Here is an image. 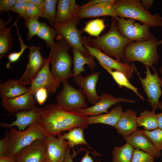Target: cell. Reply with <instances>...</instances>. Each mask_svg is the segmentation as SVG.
Instances as JSON below:
<instances>
[{"instance_id": "obj_1", "label": "cell", "mask_w": 162, "mask_h": 162, "mask_svg": "<svg viewBox=\"0 0 162 162\" xmlns=\"http://www.w3.org/2000/svg\"><path fill=\"white\" fill-rule=\"evenodd\" d=\"M87 117L78 112L64 110L56 104L51 103L42 108L38 122L48 135L56 136L74 128H87Z\"/></svg>"}, {"instance_id": "obj_2", "label": "cell", "mask_w": 162, "mask_h": 162, "mask_svg": "<svg viewBox=\"0 0 162 162\" xmlns=\"http://www.w3.org/2000/svg\"><path fill=\"white\" fill-rule=\"evenodd\" d=\"M81 41L83 44L102 50L106 55L120 62L122 61L125 47L132 42L119 32L113 17H112L110 28L106 33L95 38L82 36Z\"/></svg>"}, {"instance_id": "obj_3", "label": "cell", "mask_w": 162, "mask_h": 162, "mask_svg": "<svg viewBox=\"0 0 162 162\" xmlns=\"http://www.w3.org/2000/svg\"><path fill=\"white\" fill-rule=\"evenodd\" d=\"M158 40L156 37L147 40L132 41L125 47L122 62L129 64L140 62L145 67H152L158 62Z\"/></svg>"}, {"instance_id": "obj_4", "label": "cell", "mask_w": 162, "mask_h": 162, "mask_svg": "<svg viewBox=\"0 0 162 162\" xmlns=\"http://www.w3.org/2000/svg\"><path fill=\"white\" fill-rule=\"evenodd\" d=\"M114 7L117 16L139 21L153 28L162 27V16L151 14L142 6L140 0H115Z\"/></svg>"}, {"instance_id": "obj_5", "label": "cell", "mask_w": 162, "mask_h": 162, "mask_svg": "<svg viewBox=\"0 0 162 162\" xmlns=\"http://www.w3.org/2000/svg\"><path fill=\"white\" fill-rule=\"evenodd\" d=\"M69 47L64 39H61L50 48L47 59L51 65L52 73L62 83L74 76L71 69L73 61L68 52Z\"/></svg>"}, {"instance_id": "obj_6", "label": "cell", "mask_w": 162, "mask_h": 162, "mask_svg": "<svg viewBox=\"0 0 162 162\" xmlns=\"http://www.w3.org/2000/svg\"><path fill=\"white\" fill-rule=\"evenodd\" d=\"M10 136L8 156H15L23 148L37 140L45 138L48 135L46 130L38 121L24 130L13 128L8 131Z\"/></svg>"}, {"instance_id": "obj_7", "label": "cell", "mask_w": 162, "mask_h": 162, "mask_svg": "<svg viewBox=\"0 0 162 162\" xmlns=\"http://www.w3.org/2000/svg\"><path fill=\"white\" fill-rule=\"evenodd\" d=\"M130 64L138 76L143 91L147 96L148 104L152 110H156L158 109L159 99L162 95L161 78L159 76L156 69L153 66L152 68L154 74L151 73L149 67H146V70L144 72L146 77L142 78L134 64L132 63Z\"/></svg>"}, {"instance_id": "obj_8", "label": "cell", "mask_w": 162, "mask_h": 162, "mask_svg": "<svg viewBox=\"0 0 162 162\" xmlns=\"http://www.w3.org/2000/svg\"><path fill=\"white\" fill-rule=\"evenodd\" d=\"M62 84V89L56 98V104L59 107L64 110L73 112L88 107L86 96L81 88L76 89L68 81Z\"/></svg>"}, {"instance_id": "obj_9", "label": "cell", "mask_w": 162, "mask_h": 162, "mask_svg": "<svg viewBox=\"0 0 162 162\" xmlns=\"http://www.w3.org/2000/svg\"><path fill=\"white\" fill-rule=\"evenodd\" d=\"M79 21L75 18L64 23H56L52 28L58 34L56 40L64 39L69 46L77 49L85 56L89 57L92 55L84 47L81 41L82 32L76 27Z\"/></svg>"}, {"instance_id": "obj_10", "label": "cell", "mask_w": 162, "mask_h": 162, "mask_svg": "<svg viewBox=\"0 0 162 162\" xmlns=\"http://www.w3.org/2000/svg\"><path fill=\"white\" fill-rule=\"evenodd\" d=\"M113 17L120 33L132 41L147 40L154 37L149 31L150 27L147 25L141 24L131 19H126L117 16Z\"/></svg>"}, {"instance_id": "obj_11", "label": "cell", "mask_w": 162, "mask_h": 162, "mask_svg": "<svg viewBox=\"0 0 162 162\" xmlns=\"http://www.w3.org/2000/svg\"><path fill=\"white\" fill-rule=\"evenodd\" d=\"M29 49L26 69L22 77L17 80L18 84L23 86L31 84L48 60L41 55L40 46L32 45Z\"/></svg>"}, {"instance_id": "obj_12", "label": "cell", "mask_w": 162, "mask_h": 162, "mask_svg": "<svg viewBox=\"0 0 162 162\" xmlns=\"http://www.w3.org/2000/svg\"><path fill=\"white\" fill-rule=\"evenodd\" d=\"M119 102L134 103L135 101L125 97H116L110 94L104 93L99 95V100L92 106L80 109L76 112L87 116H97L103 113L108 112V109L111 106Z\"/></svg>"}, {"instance_id": "obj_13", "label": "cell", "mask_w": 162, "mask_h": 162, "mask_svg": "<svg viewBox=\"0 0 162 162\" xmlns=\"http://www.w3.org/2000/svg\"><path fill=\"white\" fill-rule=\"evenodd\" d=\"M50 63L47 62L37 76L32 82L29 87L30 93L35 94L39 89L46 88L48 93H55L60 85V81L56 78L50 70Z\"/></svg>"}, {"instance_id": "obj_14", "label": "cell", "mask_w": 162, "mask_h": 162, "mask_svg": "<svg viewBox=\"0 0 162 162\" xmlns=\"http://www.w3.org/2000/svg\"><path fill=\"white\" fill-rule=\"evenodd\" d=\"M83 45L89 54L94 57L98 62H101L111 69H114L123 73L129 80L132 78L134 71L130 64L124 63L113 59L96 48L86 44Z\"/></svg>"}, {"instance_id": "obj_15", "label": "cell", "mask_w": 162, "mask_h": 162, "mask_svg": "<svg viewBox=\"0 0 162 162\" xmlns=\"http://www.w3.org/2000/svg\"><path fill=\"white\" fill-rule=\"evenodd\" d=\"M45 160L47 162H63L68 142L48 135L45 138Z\"/></svg>"}, {"instance_id": "obj_16", "label": "cell", "mask_w": 162, "mask_h": 162, "mask_svg": "<svg viewBox=\"0 0 162 162\" xmlns=\"http://www.w3.org/2000/svg\"><path fill=\"white\" fill-rule=\"evenodd\" d=\"M115 1L110 0L107 2L99 4L79 5L75 18L80 20L82 18L106 16H116L114 7Z\"/></svg>"}, {"instance_id": "obj_17", "label": "cell", "mask_w": 162, "mask_h": 162, "mask_svg": "<svg viewBox=\"0 0 162 162\" xmlns=\"http://www.w3.org/2000/svg\"><path fill=\"white\" fill-rule=\"evenodd\" d=\"M126 142L134 148H138L152 156L154 158H159L161 156V151L158 150L150 139L142 132L137 129L130 135L123 136Z\"/></svg>"}, {"instance_id": "obj_18", "label": "cell", "mask_w": 162, "mask_h": 162, "mask_svg": "<svg viewBox=\"0 0 162 162\" xmlns=\"http://www.w3.org/2000/svg\"><path fill=\"white\" fill-rule=\"evenodd\" d=\"M45 138L36 140L22 149L15 156L16 162H44Z\"/></svg>"}, {"instance_id": "obj_19", "label": "cell", "mask_w": 162, "mask_h": 162, "mask_svg": "<svg viewBox=\"0 0 162 162\" xmlns=\"http://www.w3.org/2000/svg\"><path fill=\"white\" fill-rule=\"evenodd\" d=\"M100 73L99 72H95L85 77H83L80 74L73 76L74 81L82 89L88 101L91 105H94L99 99L96 87Z\"/></svg>"}, {"instance_id": "obj_20", "label": "cell", "mask_w": 162, "mask_h": 162, "mask_svg": "<svg viewBox=\"0 0 162 162\" xmlns=\"http://www.w3.org/2000/svg\"><path fill=\"white\" fill-rule=\"evenodd\" d=\"M42 108L34 106L30 110L21 111L16 113L9 114L16 117V120L10 123L3 122L0 126L2 128H10L16 126L20 130H24L34 122L38 121Z\"/></svg>"}, {"instance_id": "obj_21", "label": "cell", "mask_w": 162, "mask_h": 162, "mask_svg": "<svg viewBox=\"0 0 162 162\" xmlns=\"http://www.w3.org/2000/svg\"><path fill=\"white\" fill-rule=\"evenodd\" d=\"M29 90L27 93L10 99H2L1 105L6 110L11 113L30 110L35 106L36 103Z\"/></svg>"}, {"instance_id": "obj_22", "label": "cell", "mask_w": 162, "mask_h": 162, "mask_svg": "<svg viewBox=\"0 0 162 162\" xmlns=\"http://www.w3.org/2000/svg\"><path fill=\"white\" fill-rule=\"evenodd\" d=\"M136 112L130 109H126L114 127L117 132L123 136L130 135L137 130Z\"/></svg>"}, {"instance_id": "obj_23", "label": "cell", "mask_w": 162, "mask_h": 162, "mask_svg": "<svg viewBox=\"0 0 162 162\" xmlns=\"http://www.w3.org/2000/svg\"><path fill=\"white\" fill-rule=\"evenodd\" d=\"M56 14V23L62 24L75 18L79 6L75 0L57 1Z\"/></svg>"}, {"instance_id": "obj_24", "label": "cell", "mask_w": 162, "mask_h": 162, "mask_svg": "<svg viewBox=\"0 0 162 162\" xmlns=\"http://www.w3.org/2000/svg\"><path fill=\"white\" fill-rule=\"evenodd\" d=\"M123 112L122 105L119 104L106 114L88 117V124L102 123L115 127Z\"/></svg>"}, {"instance_id": "obj_25", "label": "cell", "mask_w": 162, "mask_h": 162, "mask_svg": "<svg viewBox=\"0 0 162 162\" xmlns=\"http://www.w3.org/2000/svg\"><path fill=\"white\" fill-rule=\"evenodd\" d=\"M29 90V88L18 84L17 80L10 79L0 84V96L2 99H10L23 94Z\"/></svg>"}, {"instance_id": "obj_26", "label": "cell", "mask_w": 162, "mask_h": 162, "mask_svg": "<svg viewBox=\"0 0 162 162\" xmlns=\"http://www.w3.org/2000/svg\"><path fill=\"white\" fill-rule=\"evenodd\" d=\"M72 51L73 56V76L84 72L85 70L84 67L85 64L88 65L90 70L92 71H93L97 66L94 57L92 56L89 57H86L75 48H72Z\"/></svg>"}, {"instance_id": "obj_27", "label": "cell", "mask_w": 162, "mask_h": 162, "mask_svg": "<svg viewBox=\"0 0 162 162\" xmlns=\"http://www.w3.org/2000/svg\"><path fill=\"white\" fill-rule=\"evenodd\" d=\"M13 19L9 17L6 22L0 19V59L4 55L7 53L11 49L13 44V39L10 30L14 23L10 28L5 27Z\"/></svg>"}, {"instance_id": "obj_28", "label": "cell", "mask_w": 162, "mask_h": 162, "mask_svg": "<svg viewBox=\"0 0 162 162\" xmlns=\"http://www.w3.org/2000/svg\"><path fill=\"white\" fill-rule=\"evenodd\" d=\"M99 64L105 69L112 77L120 88L125 87L133 91L142 100L144 98L138 92L139 89L132 85L126 76L122 72L117 70H113L104 64L98 62Z\"/></svg>"}, {"instance_id": "obj_29", "label": "cell", "mask_w": 162, "mask_h": 162, "mask_svg": "<svg viewBox=\"0 0 162 162\" xmlns=\"http://www.w3.org/2000/svg\"><path fill=\"white\" fill-rule=\"evenodd\" d=\"M84 128H75L69 130L68 132L60 134L57 135V137L62 140H67L68 146L71 149L75 146L79 144L86 145L92 149L86 142L84 136ZM93 150V149H92Z\"/></svg>"}, {"instance_id": "obj_30", "label": "cell", "mask_w": 162, "mask_h": 162, "mask_svg": "<svg viewBox=\"0 0 162 162\" xmlns=\"http://www.w3.org/2000/svg\"><path fill=\"white\" fill-rule=\"evenodd\" d=\"M155 110H145L141 112L136 119L137 127L142 126L144 129L152 130L158 128L157 114Z\"/></svg>"}, {"instance_id": "obj_31", "label": "cell", "mask_w": 162, "mask_h": 162, "mask_svg": "<svg viewBox=\"0 0 162 162\" xmlns=\"http://www.w3.org/2000/svg\"><path fill=\"white\" fill-rule=\"evenodd\" d=\"M134 149L126 142L122 146L114 147L112 152V162H131Z\"/></svg>"}, {"instance_id": "obj_32", "label": "cell", "mask_w": 162, "mask_h": 162, "mask_svg": "<svg viewBox=\"0 0 162 162\" xmlns=\"http://www.w3.org/2000/svg\"><path fill=\"white\" fill-rule=\"evenodd\" d=\"M56 34V32L53 28L44 22H41V26L37 35L45 41L46 46L51 48L55 43L54 38Z\"/></svg>"}, {"instance_id": "obj_33", "label": "cell", "mask_w": 162, "mask_h": 162, "mask_svg": "<svg viewBox=\"0 0 162 162\" xmlns=\"http://www.w3.org/2000/svg\"><path fill=\"white\" fill-rule=\"evenodd\" d=\"M105 27L103 20L96 19L90 20L87 22L83 30L91 36L97 38L99 37Z\"/></svg>"}, {"instance_id": "obj_34", "label": "cell", "mask_w": 162, "mask_h": 162, "mask_svg": "<svg viewBox=\"0 0 162 162\" xmlns=\"http://www.w3.org/2000/svg\"><path fill=\"white\" fill-rule=\"evenodd\" d=\"M57 1L45 0L43 18L46 19L52 27L56 23V8Z\"/></svg>"}, {"instance_id": "obj_35", "label": "cell", "mask_w": 162, "mask_h": 162, "mask_svg": "<svg viewBox=\"0 0 162 162\" xmlns=\"http://www.w3.org/2000/svg\"><path fill=\"white\" fill-rule=\"evenodd\" d=\"M38 18L29 17L25 20L24 24L28 30L27 34L28 40H30L33 36L37 35L40 28L41 22H39Z\"/></svg>"}, {"instance_id": "obj_36", "label": "cell", "mask_w": 162, "mask_h": 162, "mask_svg": "<svg viewBox=\"0 0 162 162\" xmlns=\"http://www.w3.org/2000/svg\"><path fill=\"white\" fill-rule=\"evenodd\" d=\"M15 26H16L17 29L18 36L19 37V40L21 46V50L20 51L18 52H12L8 56L9 61L6 64V66L8 69H9V68L10 67V64L11 63L17 61L19 59L25 50L27 48L29 49L30 48L29 46L26 45L23 42L22 37L20 35L19 30L17 26L16 22L15 23Z\"/></svg>"}, {"instance_id": "obj_37", "label": "cell", "mask_w": 162, "mask_h": 162, "mask_svg": "<svg viewBox=\"0 0 162 162\" xmlns=\"http://www.w3.org/2000/svg\"><path fill=\"white\" fill-rule=\"evenodd\" d=\"M142 131L150 139L158 150H162V130L158 128L150 131L144 129Z\"/></svg>"}, {"instance_id": "obj_38", "label": "cell", "mask_w": 162, "mask_h": 162, "mask_svg": "<svg viewBox=\"0 0 162 162\" xmlns=\"http://www.w3.org/2000/svg\"><path fill=\"white\" fill-rule=\"evenodd\" d=\"M131 162H154L152 155L138 148H134Z\"/></svg>"}, {"instance_id": "obj_39", "label": "cell", "mask_w": 162, "mask_h": 162, "mask_svg": "<svg viewBox=\"0 0 162 162\" xmlns=\"http://www.w3.org/2000/svg\"><path fill=\"white\" fill-rule=\"evenodd\" d=\"M26 14L27 18L40 17L43 18V14L40 9L29 0L27 3Z\"/></svg>"}, {"instance_id": "obj_40", "label": "cell", "mask_w": 162, "mask_h": 162, "mask_svg": "<svg viewBox=\"0 0 162 162\" xmlns=\"http://www.w3.org/2000/svg\"><path fill=\"white\" fill-rule=\"evenodd\" d=\"M16 2L10 10L17 13L19 17H22L25 20L27 18L26 10L27 3L28 0H16Z\"/></svg>"}, {"instance_id": "obj_41", "label": "cell", "mask_w": 162, "mask_h": 162, "mask_svg": "<svg viewBox=\"0 0 162 162\" xmlns=\"http://www.w3.org/2000/svg\"><path fill=\"white\" fill-rule=\"evenodd\" d=\"M10 139L8 131H6L4 137L0 140V157L8 155Z\"/></svg>"}, {"instance_id": "obj_42", "label": "cell", "mask_w": 162, "mask_h": 162, "mask_svg": "<svg viewBox=\"0 0 162 162\" xmlns=\"http://www.w3.org/2000/svg\"><path fill=\"white\" fill-rule=\"evenodd\" d=\"M47 92L46 88H41L36 92L35 97L38 104L40 105L43 104L47 98Z\"/></svg>"}, {"instance_id": "obj_43", "label": "cell", "mask_w": 162, "mask_h": 162, "mask_svg": "<svg viewBox=\"0 0 162 162\" xmlns=\"http://www.w3.org/2000/svg\"><path fill=\"white\" fill-rule=\"evenodd\" d=\"M16 2V0H0V11L8 12V11L11 10Z\"/></svg>"}, {"instance_id": "obj_44", "label": "cell", "mask_w": 162, "mask_h": 162, "mask_svg": "<svg viewBox=\"0 0 162 162\" xmlns=\"http://www.w3.org/2000/svg\"><path fill=\"white\" fill-rule=\"evenodd\" d=\"M70 149L68 146L66 150L65 155L63 162H73V158L76 154L77 153H76L75 151L74 150L73 154L71 155L70 152Z\"/></svg>"}, {"instance_id": "obj_45", "label": "cell", "mask_w": 162, "mask_h": 162, "mask_svg": "<svg viewBox=\"0 0 162 162\" xmlns=\"http://www.w3.org/2000/svg\"><path fill=\"white\" fill-rule=\"evenodd\" d=\"M38 6L42 11L43 14L45 6V0H29Z\"/></svg>"}, {"instance_id": "obj_46", "label": "cell", "mask_w": 162, "mask_h": 162, "mask_svg": "<svg viewBox=\"0 0 162 162\" xmlns=\"http://www.w3.org/2000/svg\"><path fill=\"white\" fill-rule=\"evenodd\" d=\"M140 1L142 6L148 11L151 8L154 2L153 0H141Z\"/></svg>"}, {"instance_id": "obj_47", "label": "cell", "mask_w": 162, "mask_h": 162, "mask_svg": "<svg viewBox=\"0 0 162 162\" xmlns=\"http://www.w3.org/2000/svg\"><path fill=\"white\" fill-rule=\"evenodd\" d=\"M110 0H90L89 2L85 4H84L86 5H92L94 4H99L107 2Z\"/></svg>"}, {"instance_id": "obj_48", "label": "cell", "mask_w": 162, "mask_h": 162, "mask_svg": "<svg viewBox=\"0 0 162 162\" xmlns=\"http://www.w3.org/2000/svg\"><path fill=\"white\" fill-rule=\"evenodd\" d=\"M90 152L89 151L86 150V154L82 158L80 162H94L92 157L89 155ZM95 162H100V161H96Z\"/></svg>"}, {"instance_id": "obj_49", "label": "cell", "mask_w": 162, "mask_h": 162, "mask_svg": "<svg viewBox=\"0 0 162 162\" xmlns=\"http://www.w3.org/2000/svg\"><path fill=\"white\" fill-rule=\"evenodd\" d=\"M0 162H16L15 156H8L0 157Z\"/></svg>"}, {"instance_id": "obj_50", "label": "cell", "mask_w": 162, "mask_h": 162, "mask_svg": "<svg viewBox=\"0 0 162 162\" xmlns=\"http://www.w3.org/2000/svg\"><path fill=\"white\" fill-rule=\"evenodd\" d=\"M157 115L158 128L162 130V111L160 113L157 114Z\"/></svg>"}, {"instance_id": "obj_51", "label": "cell", "mask_w": 162, "mask_h": 162, "mask_svg": "<svg viewBox=\"0 0 162 162\" xmlns=\"http://www.w3.org/2000/svg\"><path fill=\"white\" fill-rule=\"evenodd\" d=\"M158 108H159L161 109L162 111V101H159L158 107Z\"/></svg>"}, {"instance_id": "obj_52", "label": "cell", "mask_w": 162, "mask_h": 162, "mask_svg": "<svg viewBox=\"0 0 162 162\" xmlns=\"http://www.w3.org/2000/svg\"><path fill=\"white\" fill-rule=\"evenodd\" d=\"M159 72L162 76L161 78L162 79V66L160 67L159 68Z\"/></svg>"}, {"instance_id": "obj_53", "label": "cell", "mask_w": 162, "mask_h": 162, "mask_svg": "<svg viewBox=\"0 0 162 162\" xmlns=\"http://www.w3.org/2000/svg\"><path fill=\"white\" fill-rule=\"evenodd\" d=\"M158 46L162 44V39L159 40H158Z\"/></svg>"}, {"instance_id": "obj_54", "label": "cell", "mask_w": 162, "mask_h": 162, "mask_svg": "<svg viewBox=\"0 0 162 162\" xmlns=\"http://www.w3.org/2000/svg\"><path fill=\"white\" fill-rule=\"evenodd\" d=\"M44 162H47L46 161H45Z\"/></svg>"}]
</instances>
